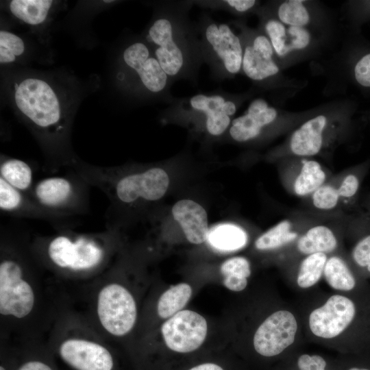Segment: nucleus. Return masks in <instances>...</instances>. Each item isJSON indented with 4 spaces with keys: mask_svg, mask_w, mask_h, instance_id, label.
Instances as JSON below:
<instances>
[{
    "mask_svg": "<svg viewBox=\"0 0 370 370\" xmlns=\"http://www.w3.org/2000/svg\"><path fill=\"white\" fill-rule=\"evenodd\" d=\"M29 246L42 268L62 277L82 279L108 269L119 237L118 230L80 233L67 228L51 235H34Z\"/></svg>",
    "mask_w": 370,
    "mask_h": 370,
    "instance_id": "nucleus-1",
    "label": "nucleus"
},
{
    "mask_svg": "<svg viewBox=\"0 0 370 370\" xmlns=\"http://www.w3.org/2000/svg\"><path fill=\"white\" fill-rule=\"evenodd\" d=\"M192 2L163 3L144 36L161 67L173 82H195L204 62L197 26L189 18Z\"/></svg>",
    "mask_w": 370,
    "mask_h": 370,
    "instance_id": "nucleus-2",
    "label": "nucleus"
},
{
    "mask_svg": "<svg viewBox=\"0 0 370 370\" xmlns=\"http://www.w3.org/2000/svg\"><path fill=\"white\" fill-rule=\"evenodd\" d=\"M29 238L7 229L1 232L0 314L3 321L23 323L38 312L41 265L32 254Z\"/></svg>",
    "mask_w": 370,
    "mask_h": 370,
    "instance_id": "nucleus-3",
    "label": "nucleus"
},
{
    "mask_svg": "<svg viewBox=\"0 0 370 370\" xmlns=\"http://www.w3.org/2000/svg\"><path fill=\"white\" fill-rule=\"evenodd\" d=\"M90 186L102 191L110 200L106 223L124 208H136L141 204L160 199L166 193L169 178L160 167L127 170L88 164L79 158L71 167Z\"/></svg>",
    "mask_w": 370,
    "mask_h": 370,
    "instance_id": "nucleus-4",
    "label": "nucleus"
},
{
    "mask_svg": "<svg viewBox=\"0 0 370 370\" xmlns=\"http://www.w3.org/2000/svg\"><path fill=\"white\" fill-rule=\"evenodd\" d=\"M64 321L51 345L53 354L73 370H114V355L103 340L79 327L74 317Z\"/></svg>",
    "mask_w": 370,
    "mask_h": 370,
    "instance_id": "nucleus-5",
    "label": "nucleus"
},
{
    "mask_svg": "<svg viewBox=\"0 0 370 370\" xmlns=\"http://www.w3.org/2000/svg\"><path fill=\"white\" fill-rule=\"evenodd\" d=\"M93 298L96 324L103 334L121 338L134 328L138 318L136 299L123 284L108 269L103 273Z\"/></svg>",
    "mask_w": 370,
    "mask_h": 370,
    "instance_id": "nucleus-6",
    "label": "nucleus"
},
{
    "mask_svg": "<svg viewBox=\"0 0 370 370\" xmlns=\"http://www.w3.org/2000/svg\"><path fill=\"white\" fill-rule=\"evenodd\" d=\"M204 62L217 81L233 78L241 71L243 49L239 35L229 25L203 14L196 24Z\"/></svg>",
    "mask_w": 370,
    "mask_h": 370,
    "instance_id": "nucleus-7",
    "label": "nucleus"
},
{
    "mask_svg": "<svg viewBox=\"0 0 370 370\" xmlns=\"http://www.w3.org/2000/svg\"><path fill=\"white\" fill-rule=\"evenodd\" d=\"M90 186L75 171L69 168L64 175L48 177L35 182L28 194L45 208L73 218L88 212Z\"/></svg>",
    "mask_w": 370,
    "mask_h": 370,
    "instance_id": "nucleus-8",
    "label": "nucleus"
},
{
    "mask_svg": "<svg viewBox=\"0 0 370 370\" xmlns=\"http://www.w3.org/2000/svg\"><path fill=\"white\" fill-rule=\"evenodd\" d=\"M123 76L133 88L156 99L171 103L174 82L164 71L145 40L131 42L122 53Z\"/></svg>",
    "mask_w": 370,
    "mask_h": 370,
    "instance_id": "nucleus-9",
    "label": "nucleus"
},
{
    "mask_svg": "<svg viewBox=\"0 0 370 370\" xmlns=\"http://www.w3.org/2000/svg\"><path fill=\"white\" fill-rule=\"evenodd\" d=\"M239 103L237 97L222 91L200 93L190 97L175 99L167 112L202 119L206 132L211 136H218L230 127Z\"/></svg>",
    "mask_w": 370,
    "mask_h": 370,
    "instance_id": "nucleus-10",
    "label": "nucleus"
},
{
    "mask_svg": "<svg viewBox=\"0 0 370 370\" xmlns=\"http://www.w3.org/2000/svg\"><path fill=\"white\" fill-rule=\"evenodd\" d=\"M241 30L243 55L241 71L250 79L262 82L278 74L280 67L268 37L260 30H251L236 22Z\"/></svg>",
    "mask_w": 370,
    "mask_h": 370,
    "instance_id": "nucleus-11",
    "label": "nucleus"
},
{
    "mask_svg": "<svg viewBox=\"0 0 370 370\" xmlns=\"http://www.w3.org/2000/svg\"><path fill=\"white\" fill-rule=\"evenodd\" d=\"M166 346L177 353L192 352L201 346L208 333L206 319L191 310H182L166 319L160 328Z\"/></svg>",
    "mask_w": 370,
    "mask_h": 370,
    "instance_id": "nucleus-12",
    "label": "nucleus"
},
{
    "mask_svg": "<svg viewBox=\"0 0 370 370\" xmlns=\"http://www.w3.org/2000/svg\"><path fill=\"white\" fill-rule=\"evenodd\" d=\"M297 330V321L291 312L276 311L257 328L253 339L254 349L263 356L278 355L294 342Z\"/></svg>",
    "mask_w": 370,
    "mask_h": 370,
    "instance_id": "nucleus-13",
    "label": "nucleus"
},
{
    "mask_svg": "<svg viewBox=\"0 0 370 370\" xmlns=\"http://www.w3.org/2000/svg\"><path fill=\"white\" fill-rule=\"evenodd\" d=\"M0 209L3 214L48 222L57 230L70 228L73 218L51 212L39 204L28 193L13 188L0 178Z\"/></svg>",
    "mask_w": 370,
    "mask_h": 370,
    "instance_id": "nucleus-14",
    "label": "nucleus"
},
{
    "mask_svg": "<svg viewBox=\"0 0 370 370\" xmlns=\"http://www.w3.org/2000/svg\"><path fill=\"white\" fill-rule=\"evenodd\" d=\"M355 314L356 307L350 299L334 295L323 306L311 312L310 329L318 337L334 338L348 327Z\"/></svg>",
    "mask_w": 370,
    "mask_h": 370,
    "instance_id": "nucleus-15",
    "label": "nucleus"
},
{
    "mask_svg": "<svg viewBox=\"0 0 370 370\" xmlns=\"http://www.w3.org/2000/svg\"><path fill=\"white\" fill-rule=\"evenodd\" d=\"M277 117L278 111L274 107L263 99H256L250 103L243 115L232 120L229 134L236 142L245 143L254 140Z\"/></svg>",
    "mask_w": 370,
    "mask_h": 370,
    "instance_id": "nucleus-16",
    "label": "nucleus"
},
{
    "mask_svg": "<svg viewBox=\"0 0 370 370\" xmlns=\"http://www.w3.org/2000/svg\"><path fill=\"white\" fill-rule=\"evenodd\" d=\"M172 214L190 243L199 245L207 241L208 217L200 204L190 199L180 200L173 206Z\"/></svg>",
    "mask_w": 370,
    "mask_h": 370,
    "instance_id": "nucleus-17",
    "label": "nucleus"
},
{
    "mask_svg": "<svg viewBox=\"0 0 370 370\" xmlns=\"http://www.w3.org/2000/svg\"><path fill=\"white\" fill-rule=\"evenodd\" d=\"M330 124L323 114L317 115L298 127L290 140L291 152L298 156H312L319 153L324 144L325 133Z\"/></svg>",
    "mask_w": 370,
    "mask_h": 370,
    "instance_id": "nucleus-18",
    "label": "nucleus"
},
{
    "mask_svg": "<svg viewBox=\"0 0 370 370\" xmlns=\"http://www.w3.org/2000/svg\"><path fill=\"white\" fill-rule=\"evenodd\" d=\"M0 178L25 193L31 191L35 183L32 167L28 163L5 155L1 156Z\"/></svg>",
    "mask_w": 370,
    "mask_h": 370,
    "instance_id": "nucleus-19",
    "label": "nucleus"
},
{
    "mask_svg": "<svg viewBox=\"0 0 370 370\" xmlns=\"http://www.w3.org/2000/svg\"><path fill=\"white\" fill-rule=\"evenodd\" d=\"M207 241L218 251H234L246 245L247 235L243 228L236 225L220 224L209 230Z\"/></svg>",
    "mask_w": 370,
    "mask_h": 370,
    "instance_id": "nucleus-20",
    "label": "nucleus"
},
{
    "mask_svg": "<svg viewBox=\"0 0 370 370\" xmlns=\"http://www.w3.org/2000/svg\"><path fill=\"white\" fill-rule=\"evenodd\" d=\"M53 1L13 0L9 2V9L14 16L25 24L36 26L47 19Z\"/></svg>",
    "mask_w": 370,
    "mask_h": 370,
    "instance_id": "nucleus-21",
    "label": "nucleus"
},
{
    "mask_svg": "<svg viewBox=\"0 0 370 370\" xmlns=\"http://www.w3.org/2000/svg\"><path fill=\"white\" fill-rule=\"evenodd\" d=\"M298 250L306 255L315 253H329L337 246L336 238L332 231L325 225L310 228L297 241Z\"/></svg>",
    "mask_w": 370,
    "mask_h": 370,
    "instance_id": "nucleus-22",
    "label": "nucleus"
},
{
    "mask_svg": "<svg viewBox=\"0 0 370 370\" xmlns=\"http://www.w3.org/2000/svg\"><path fill=\"white\" fill-rule=\"evenodd\" d=\"M193 290L187 283L182 282L166 289L160 296L156 306L158 317L167 319L183 308L190 300Z\"/></svg>",
    "mask_w": 370,
    "mask_h": 370,
    "instance_id": "nucleus-23",
    "label": "nucleus"
},
{
    "mask_svg": "<svg viewBox=\"0 0 370 370\" xmlns=\"http://www.w3.org/2000/svg\"><path fill=\"white\" fill-rule=\"evenodd\" d=\"M223 284L230 291L239 292L247 285L251 275L249 261L244 257L235 256L224 261L220 267Z\"/></svg>",
    "mask_w": 370,
    "mask_h": 370,
    "instance_id": "nucleus-24",
    "label": "nucleus"
},
{
    "mask_svg": "<svg viewBox=\"0 0 370 370\" xmlns=\"http://www.w3.org/2000/svg\"><path fill=\"white\" fill-rule=\"evenodd\" d=\"M325 180V173L320 164L312 160H302V166L296 177L293 190L298 196L313 193Z\"/></svg>",
    "mask_w": 370,
    "mask_h": 370,
    "instance_id": "nucleus-25",
    "label": "nucleus"
},
{
    "mask_svg": "<svg viewBox=\"0 0 370 370\" xmlns=\"http://www.w3.org/2000/svg\"><path fill=\"white\" fill-rule=\"evenodd\" d=\"M261 31L270 40L277 59L286 58L291 53L287 25L276 17L264 16L262 18Z\"/></svg>",
    "mask_w": 370,
    "mask_h": 370,
    "instance_id": "nucleus-26",
    "label": "nucleus"
},
{
    "mask_svg": "<svg viewBox=\"0 0 370 370\" xmlns=\"http://www.w3.org/2000/svg\"><path fill=\"white\" fill-rule=\"evenodd\" d=\"M323 273L328 284L336 290L348 291L355 286L354 275L339 257L332 256L327 260Z\"/></svg>",
    "mask_w": 370,
    "mask_h": 370,
    "instance_id": "nucleus-27",
    "label": "nucleus"
},
{
    "mask_svg": "<svg viewBox=\"0 0 370 370\" xmlns=\"http://www.w3.org/2000/svg\"><path fill=\"white\" fill-rule=\"evenodd\" d=\"M297 233L291 231V223L284 220L260 235L255 241V247L259 250L278 248L292 242L297 238Z\"/></svg>",
    "mask_w": 370,
    "mask_h": 370,
    "instance_id": "nucleus-28",
    "label": "nucleus"
},
{
    "mask_svg": "<svg viewBox=\"0 0 370 370\" xmlns=\"http://www.w3.org/2000/svg\"><path fill=\"white\" fill-rule=\"evenodd\" d=\"M304 1L289 0L281 3L276 10V18L288 26L306 27L311 16Z\"/></svg>",
    "mask_w": 370,
    "mask_h": 370,
    "instance_id": "nucleus-29",
    "label": "nucleus"
},
{
    "mask_svg": "<svg viewBox=\"0 0 370 370\" xmlns=\"http://www.w3.org/2000/svg\"><path fill=\"white\" fill-rule=\"evenodd\" d=\"M326 261L324 253L308 255L300 264L297 278L298 286L307 288L314 285L322 275Z\"/></svg>",
    "mask_w": 370,
    "mask_h": 370,
    "instance_id": "nucleus-30",
    "label": "nucleus"
},
{
    "mask_svg": "<svg viewBox=\"0 0 370 370\" xmlns=\"http://www.w3.org/2000/svg\"><path fill=\"white\" fill-rule=\"evenodd\" d=\"M52 352L44 349H27L18 354L15 370H58L52 358Z\"/></svg>",
    "mask_w": 370,
    "mask_h": 370,
    "instance_id": "nucleus-31",
    "label": "nucleus"
},
{
    "mask_svg": "<svg viewBox=\"0 0 370 370\" xmlns=\"http://www.w3.org/2000/svg\"><path fill=\"white\" fill-rule=\"evenodd\" d=\"M25 44L23 40L15 34L1 30L0 32V62L11 63L23 54Z\"/></svg>",
    "mask_w": 370,
    "mask_h": 370,
    "instance_id": "nucleus-32",
    "label": "nucleus"
},
{
    "mask_svg": "<svg viewBox=\"0 0 370 370\" xmlns=\"http://www.w3.org/2000/svg\"><path fill=\"white\" fill-rule=\"evenodd\" d=\"M194 2L199 6L223 10L238 15L250 12L258 5V1L255 0L197 1Z\"/></svg>",
    "mask_w": 370,
    "mask_h": 370,
    "instance_id": "nucleus-33",
    "label": "nucleus"
},
{
    "mask_svg": "<svg viewBox=\"0 0 370 370\" xmlns=\"http://www.w3.org/2000/svg\"><path fill=\"white\" fill-rule=\"evenodd\" d=\"M338 189L329 184H323L312 193L313 205L320 210H331L338 204Z\"/></svg>",
    "mask_w": 370,
    "mask_h": 370,
    "instance_id": "nucleus-34",
    "label": "nucleus"
},
{
    "mask_svg": "<svg viewBox=\"0 0 370 370\" xmlns=\"http://www.w3.org/2000/svg\"><path fill=\"white\" fill-rule=\"evenodd\" d=\"M352 74L358 85L370 89V50L358 57L353 66Z\"/></svg>",
    "mask_w": 370,
    "mask_h": 370,
    "instance_id": "nucleus-35",
    "label": "nucleus"
},
{
    "mask_svg": "<svg viewBox=\"0 0 370 370\" xmlns=\"http://www.w3.org/2000/svg\"><path fill=\"white\" fill-rule=\"evenodd\" d=\"M287 32L291 53L302 51L311 43L312 37L306 27L287 25Z\"/></svg>",
    "mask_w": 370,
    "mask_h": 370,
    "instance_id": "nucleus-36",
    "label": "nucleus"
},
{
    "mask_svg": "<svg viewBox=\"0 0 370 370\" xmlns=\"http://www.w3.org/2000/svg\"><path fill=\"white\" fill-rule=\"evenodd\" d=\"M352 256L358 265L365 267L370 273V235L364 237L356 245Z\"/></svg>",
    "mask_w": 370,
    "mask_h": 370,
    "instance_id": "nucleus-37",
    "label": "nucleus"
},
{
    "mask_svg": "<svg viewBox=\"0 0 370 370\" xmlns=\"http://www.w3.org/2000/svg\"><path fill=\"white\" fill-rule=\"evenodd\" d=\"M299 370H325V360L319 355L303 354L297 360Z\"/></svg>",
    "mask_w": 370,
    "mask_h": 370,
    "instance_id": "nucleus-38",
    "label": "nucleus"
},
{
    "mask_svg": "<svg viewBox=\"0 0 370 370\" xmlns=\"http://www.w3.org/2000/svg\"><path fill=\"white\" fill-rule=\"evenodd\" d=\"M358 186V177L353 174L347 175L338 188L339 197L349 198L354 196L356 193Z\"/></svg>",
    "mask_w": 370,
    "mask_h": 370,
    "instance_id": "nucleus-39",
    "label": "nucleus"
},
{
    "mask_svg": "<svg viewBox=\"0 0 370 370\" xmlns=\"http://www.w3.org/2000/svg\"><path fill=\"white\" fill-rule=\"evenodd\" d=\"M18 354L7 355L4 354L1 357L0 370H15L18 362Z\"/></svg>",
    "mask_w": 370,
    "mask_h": 370,
    "instance_id": "nucleus-40",
    "label": "nucleus"
},
{
    "mask_svg": "<svg viewBox=\"0 0 370 370\" xmlns=\"http://www.w3.org/2000/svg\"><path fill=\"white\" fill-rule=\"evenodd\" d=\"M188 370H223L219 365L212 363L206 362L195 366Z\"/></svg>",
    "mask_w": 370,
    "mask_h": 370,
    "instance_id": "nucleus-41",
    "label": "nucleus"
},
{
    "mask_svg": "<svg viewBox=\"0 0 370 370\" xmlns=\"http://www.w3.org/2000/svg\"><path fill=\"white\" fill-rule=\"evenodd\" d=\"M349 370H369V369H359V368L354 367V368H351Z\"/></svg>",
    "mask_w": 370,
    "mask_h": 370,
    "instance_id": "nucleus-42",
    "label": "nucleus"
}]
</instances>
